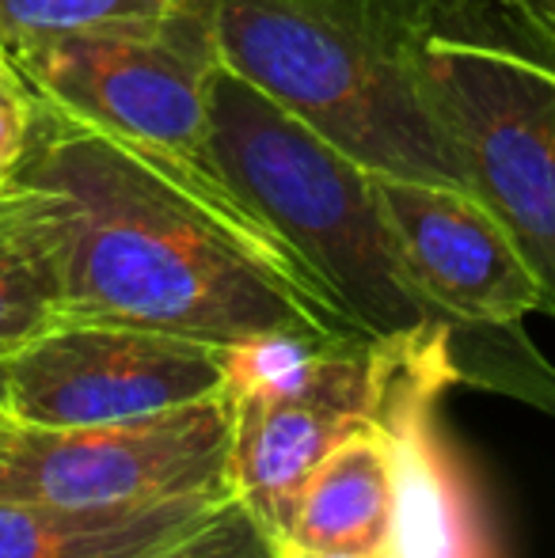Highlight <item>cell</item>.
<instances>
[{
	"label": "cell",
	"instance_id": "cell-1",
	"mask_svg": "<svg viewBox=\"0 0 555 558\" xmlns=\"http://www.w3.org/2000/svg\"><path fill=\"white\" fill-rule=\"evenodd\" d=\"M12 179L61 198V319L209 345L275 331L365 338L217 168L156 156L38 99Z\"/></svg>",
	"mask_w": 555,
	"mask_h": 558
},
{
	"label": "cell",
	"instance_id": "cell-2",
	"mask_svg": "<svg viewBox=\"0 0 555 558\" xmlns=\"http://www.w3.org/2000/svg\"><path fill=\"white\" fill-rule=\"evenodd\" d=\"M206 156L327 286L365 338L445 327L464 342L475 388L521 399L555 418V365L529 338H475L415 289L373 194V171L270 104L225 65L206 88Z\"/></svg>",
	"mask_w": 555,
	"mask_h": 558
},
{
	"label": "cell",
	"instance_id": "cell-3",
	"mask_svg": "<svg viewBox=\"0 0 555 558\" xmlns=\"http://www.w3.org/2000/svg\"><path fill=\"white\" fill-rule=\"evenodd\" d=\"M229 73L370 171L464 186L411 46L437 0H194Z\"/></svg>",
	"mask_w": 555,
	"mask_h": 558
},
{
	"label": "cell",
	"instance_id": "cell-4",
	"mask_svg": "<svg viewBox=\"0 0 555 558\" xmlns=\"http://www.w3.org/2000/svg\"><path fill=\"white\" fill-rule=\"evenodd\" d=\"M411 73L468 191L514 235L555 319V81L544 58L503 0H437Z\"/></svg>",
	"mask_w": 555,
	"mask_h": 558
},
{
	"label": "cell",
	"instance_id": "cell-5",
	"mask_svg": "<svg viewBox=\"0 0 555 558\" xmlns=\"http://www.w3.org/2000/svg\"><path fill=\"white\" fill-rule=\"evenodd\" d=\"M20 73L58 111L194 168L206 156V88L217 61L194 0L153 27L65 35L12 50Z\"/></svg>",
	"mask_w": 555,
	"mask_h": 558
},
{
	"label": "cell",
	"instance_id": "cell-6",
	"mask_svg": "<svg viewBox=\"0 0 555 558\" xmlns=\"http://www.w3.org/2000/svg\"><path fill=\"white\" fill-rule=\"evenodd\" d=\"M449 388H475L468 350L453 331L377 338L370 422L393 456L388 558H503L480 483L442 418Z\"/></svg>",
	"mask_w": 555,
	"mask_h": 558
},
{
	"label": "cell",
	"instance_id": "cell-7",
	"mask_svg": "<svg viewBox=\"0 0 555 558\" xmlns=\"http://www.w3.org/2000/svg\"><path fill=\"white\" fill-rule=\"evenodd\" d=\"M232 434L229 396L104 426H27L0 414V501L148 506L217 490Z\"/></svg>",
	"mask_w": 555,
	"mask_h": 558
},
{
	"label": "cell",
	"instance_id": "cell-8",
	"mask_svg": "<svg viewBox=\"0 0 555 558\" xmlns=\"http://www.w3.org/2000/svg\"><path fill=\"white\" fill-rule=\"evenodd\" d=\"M225 391V345L61 319L4 357V414L27 426L153 418Z\"/></svg>",
	"mask_w": 555,
	"mask_h": 558
},
{
	"label": "cell",
	"instance_id": "cell-9",
	"mask_svg": "<svg viewBox=\"0 0 555 558\" xmlns=\"http://www.w3.org/2000/svg\"><path fill=\"white\" fill-rule=\"evenodd\" d=\"M373 194L403 270L437 312L475 338L518 342L541 286L506 225L464 186L373 171Z\"/></svg>",
	"mask_w": 555,
	"mask_h": 558
},
{
	"label": "cell",
	"instance_id": "cell-10",
	"mask_svg": "<svg viewBox=\"0 0 555 558\" xmlns=\"http://www.w3.org/2000/svg\"><path fill=\"white\" fill-rule=\"evenodd\" d=\"M377 384V338L327 345L316 373L278 396H229L232 434L225 483L267 539L289 517L312 471L335 445L370 422Z\"/></svg>",
	"mask_w": 555,
	"mask_h": 558
},
{
	"label": "cell",
	"instance_id": "cell-11",
	"mask_svg": "<svg viewBox=\"0 0 555 558\" xmlns=\"http://www.w3.org/2000/svg\"><path fill=\"white\" fill-rule=\"evenodd\" d=\"M232 501L229 486L148 506L0 501V558H145Z\"/></svg>",
	"mask_w": 555,
	"mask_h": 558
},
{
	"label": "cell",
	"instance_id": "cell-12",
	"mask_svg": "<svg viewBox=\"0 0 555 558\" xmlns=\"http://www.w3.org/2000/svg\"><path fill=\"white\" fill-rule=\"evenodd\" d=\"M393 509V456L377 426L365 422L309 475L281 536L324 551H388Z\"/></svg>",
	"mask_w": 555,
	"mask_h": 558
},
{
	"label": "cell",
	"instance_id": "cell-13",
	"mask_svg": "<svg viewBox=\"0 0 555 558\" xmlns=\"http://www.w3.org/2000/svg\"><path fill=\"white\" fill-rule=\"evenodd\" d=\"M61 198L50 186L0 183V357L61 324Z\"/></svg>",
	"mask_w": 555,
	"mask_h": 558
},
{
	"label": "cell",
	"instance_id": "cell-14",
	"mask_svg": "<svg viewBox=\"0 0 555 558\" xmlns=\"http://www.w3.org/2000/svg\"><path fill=\"white\" fill-rule=\"evenodd\" d=\"M179 8L183 0H0V38L20 50L65 35L153 27Z\"/></svg>",
	"mask_w": 555,
	"mask_h": 558
},
{
	"label": "cell",
	"instance_id": "cell-15",
	"mask_svg": "<svg viewBox=\"0 0 555 558\" xmlns=\"http://www.w3.org/2000/svg\"><path fill=\"white\" fill-rule=\"evenodd\" d=\"M145 558H270V539L255 524V517L232 498L206 524Z\"/></svg>",
	"mask_w": 555,
	"mask_h": 558
},
{
	"label": "cell",
	"instance_id": "cell-16",
	"mask_svg": "<svg viewBox=\"0 0 555 558\" xmlns=\"http://www.w3.org/2000/svg\"><path fill=\"white\" fill-rule=\"evenodd\" d=\"M38 96L20 73L12 50L0 43V183L15 175L23 153H27L31 130H35Z\"/></svg>",
	"mask_w": 555,
	"mask_h": 558
},
{
	"label": "cell",
	"instance_id": "cell-17",
	"mask_svg": "<svg viewBox=\"0 0 555 558\" xmlns=\"http://www.w3.org/2000/svg\"><path fill=\"white\" fill-rule=\"evenodd\" d=\"M533 35L555 38V0H503Z\"/></svg>",
	"mask_w": 555,
	"mask_h": 558
},
{
	"label": "cell",
	"instance_id": "cell-18",
	"mask_svg": "<svg viewBox=\"0 0 555 558\" xmlns=\"http://www.w3.org/2000/svg\"><path fill=\"white\" fill-rule=\"evenodd\" d=\"M270 558H388V551H324V547H301L293 539H270Z\"/></svg>",
	"mask_w": 555,
	"mask_h": 558
},
{
	"label": "cell",
	"instance_id": "cell-19",
	"mask_svg": "<svg viewBox=\"0 0 555 558\" xmlns=\"http://www.w3.org/2000/svg\"><path fill=\"white\" fill-rule=\"evenodd\" d=\"M514 20H518V15H514ZM518 31H521V38H526L529 46H533L536 53H541V58H548V61H555V38H541V35H533V31L526 27V23L518 20Z\"/></svg>",
	"mask_w": 555,
	"mask_h": 558
},
{
	"label": "cell",
	"instance_id": "cell-20",
	"mask_svg": "<svg viewBox=\"0 0 555 558\" xmlns=\"http://www.w3.org/2000/svg\"><path fill=\"white\" fill-rule=\"evenodd\" d=\"M0 414H4V357H0Z\"/></svg>",
	"mask_w": 555,
	"mask_h": 558
},
{
	"label": "cell",
	"instance_id": "cell-21",
	"mask_svg": "<svg viewBox=\"0 0 555 558\" xmlns=\"http://www.w3.org/2000/svg\"><path fill=\"white\" fill-rule=\"evenodd\" d=\"M544 69H548V76H552V81H555V61H548V58H544Z\"/></svg>",
	"mask_w": 555,
	"mask_h": 558
},
{
	"label": "cell",
	"instance_id": "cell-22",
	"mask_svg": "<svg viewBox=\"0 0 555 558\" xmlns=\"http://www.w3.org/2000/svg\"><path fill=\"white\" fill-rule=\"evenodd\" d=\"M0 43H4V38H0Z\"/></svg>",
	"mask_w": 555,
	"mask_h": 558
}]
</instances>
